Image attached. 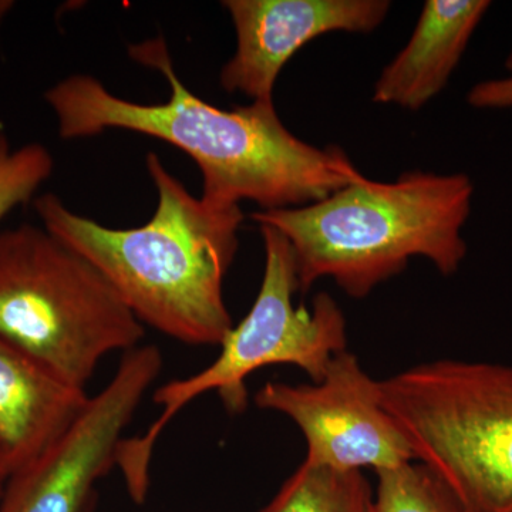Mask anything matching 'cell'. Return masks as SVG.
Masks as SVG:
<instances>
[{
    "mask_svg": "<svg viewBox=\"0 0 512 512\" xmlns=\"http://www.w3.org/2000/svg\"><path fill=\"white\" fill-rule=\"evenodd\" d=\"M0 336L84 389L104 357L140 346L144 325L92 262L22 224L0 232Z\"/></svg>",
    "mask_w": 512,
    "mask_h": 512,
    "instance_id": "5b68a950",
    "label": "cell"
},
{
    "mask_svg": "<svg viewBox=\"0 0 512 512\" xmlns=\"http://www.w3.org/2000/svg\"><path fill=\"white\" fill-rule=\"evenodd\" d=\"M146 165L158 202L141 227H104L55 194L36 198L37 215L43 228L99 269L143 325L187 345L220 346L234 328L224 281L244 214L239 205L215 207L194 197L156 153L147 154Z\"/></svg>",
    "mask_w": 512,
    "mask_h": 512,
    "instance_id": "7a4b0ae2",
    "label": "cell"
},
{
    "mask_svg": "<svg viewBox=\"0 0 512 512\" xmlns=\"http://www.w3.org/2000/svg\"><path fill=\"white\" fill-rule=\"evenodd\" d=\"M490 6L488 0H427L409 42L376 80L373 101L423 109L447 86Z\"/></svg>",
    "mask_w": 512,
    "mask_h": 512,
    "instance_id": "8fae6325",
    "label": "cell"
},
{
    "mask_svg": "<svg viewBox=\"0 0 512 512\" xmlns=\"http://www.w3.org/2000/svg\"><path fill=\"white\" fill-rule=\"evenodd\" d=\"M55 168L52 154L37 143L13 150L0 126V221L19 205L32 200Z\"/></svg>",
    "mask_w": 512,
    "mask_h": 512,
    "instance_id": "5bb4252c",
    "label": "cell"
},
{
    "mask_svg": "<svg viewBox=\"0 0 512 512\" xmlns=\"http://www.w3.org/2000/svg\"><path fill=\"white\" fill-rule=\"evenodd\" d=\"M161 369L163 355L156 345L124 353L113 379L89 397L76 420L39 457L6 480L0 512L86 510L94 485L117 466L124 430Z\"/></svg>",
    "mask_w": 512,
    "mask_h": 512,
    "instance_id": "52a82bcc",
    "label": "cell"
},
{
    "mask_svg": "<svg viewBox=\"0 0 512 512\" xmlns=\"http://www.w3.org/2000/svg\"><path fill=\"white\" fill-rule=\"evenodd\" d=\"M467 103L476 109H512V77L476 84L467 94Z\"/></svg>",
    "mask_w": 512,
    "mask_h": 512,
    "instance_id": "9a60e30c",
    "label": "cell"
},
{
    "mask_svg": "<svg viewBox=\"0 0 512 512\" xmlns=\"http://www.w3.org/2000/svg\"><path fill=\"white\" fill-rule=\"evenodd\" d=\"M505 69H507V72L510 73V76L512 77V50L510 52V55H508L507 59H505Z\"/></svg>",
    "mask_w": 512,
    "mask_h": 512,
    "instance_id": "2e32d148",
    "label": "cell"
},
{
    "mask_svg": "<svg viewBox=\"0 0 512 512\" xmlns=\"http://www.w3.org/2000/svg\"><path fill=\"white\" fill-rule=\"evenodd\" d=\"M89 397L0 336V470L6 480L67 429Z\"/></svg>",
    "mask_w": 512,
    "mask_h": 512,
    "instance_id": "30bf717a",
    "label": "cell"
},
{
    "mask_svg": "<svg viewBox=\"0 0 512 512\" xmlns=\"http://www.w3.org/2000/svg\"><path fill=\"white\" fill-rule=\"evenodd\" d=\"M372 512H466L433 471L414 461L377 471Z\"/></svg>",
    "mask_w": 512,
    "mask_h": 512,
    "instance_id": "4fadbf2b",
    "label": "cell"
},
{
    "mask_svg": "<svg viewBox=\"0 0 512 512\" xmlns=\"http://www.w3.org/2000/svg\"><path fill=\"white\" fill-rule=\"evenodd\" d=\"M373 488L362 471L303 461L259 512H372Z\"/></svg>",
    "mask_w": 512,
    "mask_h": 512,
    "instance_id": "7c38bea8",
    "label": "cell"
},
{
    "mask_svg": "<svg viewBox=\"0 0 512 512\" xmlns=\"http://www.w3.org/2000/svg\"><path fill=\"white\" fill-rule=\"evenodd\" d=\"M6 476L3 474V471L0 470V495H2L3 487H5Z\"/></svg>",
    "mask_w": 512,
    "mask_h": 512,
    "instance_id": "e0dca14e",
    "label": "cell"
},
{
    "mask_svg": "<svg viewBox=\"0 0 512 512\" xmlns=\"http://www.w3.org/2000/svg\"><path fill=\"white\" fill-rule=\"evenodd\" d=\"M380 402L466 512H512V366L443 359L377 380Z\"/></svg>",
    "mask_w": 512,
    "mask_h": 512,
    "instance_id": "8992f818",
    "label": "cell"
},
{
    "mask_svg": "<svg viewBox=\"0 0 512 512\" xmlns=\"http://www.w3.org/2000/svg\"><path fill=\"white\" fill-rule=\"evenodd\" d=\"M134 62L163 74L170 99L141 104L110 93L90 74H73L45 94L64 140L134 131L180 148L197 163L202 200L215 207L252 201L262 211L305 207L362 177L340 147L292 134L274 101L232 110L212 106L181 82L163 37L130 46Z\"/></svg>",
    "mask_w": 512,
    "mask_h": 512,
    "instance_id": "6da1fadb",
    "label": "cell"
},
{
    "mask_svg": "<svg viewBox=\"0 0 512 512\" xmlns=\"http://www.w3.org/2000/svg\"><path fill=\"white\" fill-rule=\"evenodd\" d=\"M265 249L261 288L248 315L221 342V352L210 366L185 379L165 383L154 392L160 416L146 433L121 441L117 467L123 473L131 500L143 504L150 488V463L165 427L187 404L202 394L217 392L229 413L248 406L245 383L259 369L292 365L313 383L325 376L333 356L348 348L346 318L329 293H318L311 308H296L299 292L295 258L288 239L269 225H259Z\"/></svg>",
    "mask_w": 512,
    "mask_h": 512,
    "instance_id": "277c9868",
    "label": "cell"
},
{
    "mask_svg": "<svg viewBox=\"0 0 512 512\" xmlns=\"http://www.w3.org/2000/svg\"><path fill=\"white\" fill-rule=\"evenodd\" d=\"M473 195L466 174L409 171L393 183L362 175L313 204L259 210L251 218L288 239L299 292L332 278L362 299L402 274L412 258L429 259L441 275L456 274L467 255L461 232Z\"/></svg>",
    "mask_w": 512,
    "mask_h": 512,
    "instance_id": "3957f363",
    "label": "cell"
},
{
    "mask_svg": "<svg viewBox=\"0 0 512 512\" xmlns=\"http://www.w3.org/2000/svg\"><path fill=\"white\" fill-rule=\"evenodd\" d=\"M255 404L299 427L308 447L303 461L312 466L377 473L416 461L383 409L377 380L348 350L333 356L318 383H268L255 394Z\"/></svg>",
    "mask_w": 512,
    "mask_h": 512,
    "instance_id": "ba28073f",
    "label": "cell"
},
{
    "mask_svg": "<svg viewBox=\"0 0 512 512\" xmlns=\"http://www.w3.org/2000/svg\"><path fill=\"white\" fill-rule=\"evenodd\" d=\"M237 35L220 82L228 93L274 101L276 80L296 52L326 33H370L386 20L389 0H227Z\"/></svg>",
    "mask_w": 512,
    "mask_h": 512,
    "instance_id": "9c48e42d",
    "label": "cell"
}]
</instances>
